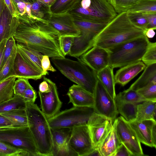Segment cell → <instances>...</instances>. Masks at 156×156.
<instances>
[{
	"label": "cell",
	"instance_id": "6da1fadb",
	"mask_svg": "<svg viewBox=\"0 0 156 156\" xmlns=\"http://www.w3.org/2000/svg\"><path fill=\"white\" fill-rule=\"evenodd\" d=\"M17 43L26 45L51 58L65 57L60 48V35L48 21L20 16L13 36Z\"/></svg>",
	"mask_w": 156,
	"mask_h": 156
},
{
	"label": "cell",
	"instance_id": "7a4b0ae2",
	"mask_svg": "<svg viewBox=\"0 0 156 156\" xmlns=\"http://www.w3.org/2000/svg\"><path fill=\"white\" fill-rule=\"evenodd\" d=\"M146 30L133 24L128 18L127 12L117 14L97 36L93 47L109 50L145 35Z\"/></svg>",
	"mask_w": 156,
	"mask_h": 156
},
{
	"label": "cell",
	"instance_id": "3957f363",
	"mask_svg": "<svg viewBox=\"0 0 156 156\" xmlns=\"http://www.w3.org/2000/svg\"><path fill=\"white\" fill-rule=\"evenodd\" d=\"M25 111L39 156H52V134L48 118L34 103L26 102Z\"/></svg>",
	"mask_w": 156,
	"mask_h": 156
},
{
	"label": "cell",
	"instance_id": "277c9868",
	"mask_svg": "<svg viewBox=\"0 0 156 156\" xmlns=\"http://www.w3.org/2000/svg\"><path fill=\"white\" fill-rule=\"evenodd\" d=\"M51 58L56 68L66 77L93 94L98 81L97 72L79 58Z\"/></svg>",
	"mask_w": 156,
	"mask_h": 156
},
{
	"label": "cell",
	"instance_id": "5b68a950",
	"mask_svg": "<svg viewBox=\"0 0 156 156\" xmlns=\"http://www.w3.org/2000/svg\"><path fill=\"white\" fill-rule=\"evenodd\" d=\"M68 12L74 20L106 24L117 14L107 0H77Z\"/></svg>",
	"mask_w": 156,
	"mask_h": 156
},
{
	"label": "cell",
	"instance_id": "8992f818",
	"mask_svg": "<svg viewBox=\"0 0 156 156\" xmlns=\"http://www.w3.org/2000/svg\"><path fill=\"white\" fill-rule=\"evenodd\" d=\"M149 41L145 35L108 50V66L113 69L121 68L141 61Z\"/></svg>",
	"mask_w": 156,
	"mask_h": 156
},
{
	"label": "cell",
	"instance_id": "52a82bcc",
	"mask_svg": "<svg viewBox=\"0 0 156 156\" xmlns=\"http://www.w3.org/2000/svg\"><path fill=\"white\" fill-rule=\"evenodd\" d=\"M74 20L80 34L78 36L74 37L68 55L78 58L93 47L96 38L107 24L86 20Z\"/></svg>",
	"mask_w": 156,
	"mask_h": 156
},
{
	"label": "cell",
	"instance_id": "ba28073f",
	"mask_svg": "<svg viewBox=\"0 0 156 156\" xmlns=\"http://www.w3.org/2000/svg\"><path fill=\"white\" fill-rule=\"evenodd\" d=\"M94 112L93 107L73 106L59 112L48 121L51 129H71L75 126L87 125Z\"/></svg>",
	"mask_w": 156,
	"mask_h": 156
},
{
	"label": "cell",
	"instance_id": "9c48e42d",
	"mask_svg": "<svg viewBox=\"0 0 156 156\" xmlns=\"http://www.w3.org/2000/svg\"><path fill=\"white\" fill-rule=\"evenodd\" d=\"M0 141L23 150L30 156H39L29 126H11L0 129Z\"/></svg>",
	"mask_w": 156,
	"mask_h": 156
},
{
	"label": "cell",
	"instance_id": "30bf717a",
	"mask_svg": "<svg viewBox=\"0 0 156 156\" xmlns=\"http://www.w3.org/2000/svg\"><path fill=\"white\" fill-rule=\"evenodd\" d=\"M114 121L116 132L120 143L125 145L132 156L147 155L144 154L140 142L129 122L122 116Z\"/></svg>",
	"mask_w": 156,
	"mask_h": 156
},
{
	"label": "cell",
	"instance_id": "8fae6325",
	"mask_svg": "<svg viewBox=\"0 0 156 156\" xmlns=\"http://www.w3.org/2000/svg\"><path fill=\"white\" fill-rule=\"evenodd\" d=\"M93 95L95 112L110 119L113 123L119 113L115 100L98 79Z\"/></svg>",
	"mask_w": 156,
	"mask_h": 156
},
{
	"label": "cell",
	"instance_id": "7c38bea8",
	"mask_svg": "<svg viewBox=\"0 0 156 156\" xmlns=\"http://www.w3.org/2000/svg\"><path fill=\"white\" fill-rule=\"evenodd\" d=\"M69 144L77 156H88L95 148L87 125L75 126L71 129Z\"/></svg>",
	"mask_w": 156,
	"mask_h": 156
},
{
	"label": "cell",
	"instance_id": "4fadbf2b",
	"mask_svg": "<svg viewBox=\"0 0 156 156\" xmlns=\"http://www.w3.org/2000/svg\"><path fill=\"white\" fill-rule=\"evenodd\" d=\"M48 83L49 90L45 93L38 91L41 102V110L48 119L59 112L62 105L58 92L56 84L50 79L44 77Z\"/></svg>",
	"mask_w": 156,
	"mask_h": 156
},
{
	"label": "cell",
	"instance_id": "5bb4252c",
	"mask_svg": "<svg viewBox=\"0 0 156 156\" xmlns=\"http://www.w3.org/2000/svg\"><path fill=\"white\" fill-rule=\"evenodd\" d=\"M113 123L110 119L95 112L87 123L94 147L97 148L111 129Z\"/></svg>",
	"mask_w": 156,
	"mask_h": 156
},
{
	"label": "cell",
	"instance_id": "9a60e30c",
	"mask_svg": "<svg viewBox=\"0 0 156 156\" xmlns=\"http://www.w3.org/2000/svg\"><path fill=\"white\" fill-rule=\"evenodd\" d=\"M59 33L60 36H78L80 31L76 26L73 18L69 12L60 13H52L48 21Z\"/></svg>",
	"mask_w": 156,
	"mask_h": 156
},
{
	"label": "cell",
	"instance_id": "2e32d148",
	"mask_svg": "<svg viewBox=\"0 0 156 156\" xmlns=\"http://www.w3.org/2000/svg\"><path fill=\"white\" fill-rule=\"evenodd\" d=\"M109 51L94 46L82 55L79 58L97 73L108 66Z\"/></svg>",
	"mask_w": 156,
	"mask_h": 156
},
{
	"label": "cell",
	"instance_id": "e0dca14e",
	"mask_svg": "<svg viewBox=\"0 0 156 156\" xmlns=\"http://www.w3.org/2000/svg\"><path fill=\"white\" fill-rule=\"evenodd\" d=\"M71 129H51L53 141L52 156H77L70 147L69 140Z\"/></svg>",
	"mask_w": 156,
	"mask_h": 156
},
{
	"label": "cell",
	"instance_id": "ac0fdd59",
	"mask_svg": "<svg viewBox=\"0 0 156 156\" xmlns=\"http://www.w3.org/2000/svg\"><path fill=\"white\" fill-rule=\"evenodd\" d=\"M13 77L37 80L44 76L42 73L31 65L17 51L14 64Z\"/></svg>",
	"mask_w": 156,
	"mask_h": 156
},
{
	"label": "cell",
	"instance_id": "d6986e66",
	"mask_svg": "<svg viewBox=\"0 0 156 156\" xmlns=\"http://www.w3.org/2000/svg\"><path fill=\"white\" fill-rule=\"evenodd\" d=\"M67 95L69 98V103H72L73 106H93V95L79 85L73 84L71 86Z\"/></svg>",
	"mask_w": 156,
	"mask_h": 156
},
{
	"label": "cell",
	"instance_id": "ffe728a7",
	"mask_svg": "<svg viewBox=\"0 0 156 156\" xmlns=\"http://www.w3.org/2000/svg\"><path fill=\"white\" fill-rule=\"evenodd\" d=\"M19 23V18L13 17L5 3L0 16V42L13 36Z\"/></svg>",
	"mask_w": 156,
	"mask_h": 156
},
{
	"label": "cell",
	"instance_id": "44dd1931",
	"mask_svg": "<svg viewBox=\"0 0 156 156\" xmlns=\"http://www.w3.org/2000/svg\"><path fill=\"white\" fill-rule=\"evenodd\" d=\"M140 143L155 148L151 136V130L156 121L152 120L129 122Z\"/></svg>",
	"mask_w": 156,
	"mask_h": 156
},
{
	"label": "cell",
	"instance_id": "7402d4cb",
	"mask_svg": "<svg viewBox=\"0 0 156 156\" xmlns=\"http://www.w3.org/2000/svg\"><path fill=\"white\" fill-rule=\"evenodd\" d=\"M146 65L141 61L120 68L114 75L115 82L122 86L125 85L144 70Z\"/></svg>",
	"mask_w": 156,
	"mask_h": 156
},
{
	"label": "cell",
	"instance_id": "603a6c76",
	"mask_svg": "<svg viewBox=\"0 0 156 156\" xmlns=\"http://www.w3.org/2000/svg\"><path fill=\"white\" fill-rule=\"evenodd\" d=\"M120 144L116 132L114 121L111 129L97 148L101 156H114Z\"/></svg>",
	"mask_w": 156,
	"mask_h": 156
},
{
	"label": "cell",
	"instance_id": "cb8c5ba5",
	"mask_svg": "<svg viewBox=\"0 0 156 156\" xmlns=\"http://www.w3.org/2000/svg\"><path fill=\"white\" fill-rule=\"evenodd\" d=\"M17 51L30 65L43 73L41 60L43 55L40 52L26 45L16 44Z\"/></svg>",
	"mask_w": 156,
	"mask_h": 156
},
{
	"label": "cell",
	"instance_id": "d4e9b609",
	"mask_svg": "<svg viewBox=\"0 0 156 156\" xmlns=\"http://www.w3.org/2000/svg\"><path fill=\"white\" fill-rule=\"evenodd\" d=\"M144 70L128 89L137 91L151 83H156V63L146 66Z\"/></svg>",
	"mask_w": 156,
	"mask_h": 156
},
{
	"label": "cell",
	"instance_id": "484cf974",
	"mask_svg": "<svg viewBox=\"0 0 156 156\" xmlns=\"http://www.w3.org/2000/svg\"><path fill=\"white\" fill-rule=\"evenodd\" d=\"M113 69L108 66L97 73L98 79L114 99H115V82Z\"/></svg>",
	"mask_w": 156,
	"mask_h": 156
},
{
	"label": "cell",
	"instance_id": "4316f807",
	"mask_svg": "<svg viewBox=\"0 0 156 156\" xmlns=\"http://www.w3.org/2000/svg\"><path fill=\"white\" fill-rule=\"evenodd\" d=\"M156 101L143 102L137 105L136 120H152L156 121Z\"/></svg>",
	"mask_w": 156,
	"mask_h": 156
},
{
	"label": "cell",
	"instance_id": "83f0119b",
	"mask_svg": "<svg viewBox=\"0 0 156 156\" xmlns=\"http://www.w3.org/2000/svg\"><path fill=\"white\" fill-rule=\"evenodd\" d=\"M117 111L128 122L136 120L139 103L115 101Z\"/></svg>",
	"mask_w": 156,
	"mask_h": 156
},
{
	"label": "cell",
	"instance_id": "f1b7e54d",
	"mask_svg": "<svg viewBox=\"0 0 156 156\" xmlns=\"http://www.w3.org/2000/svg\"><path fill=\"white\" fill-rule=\"evenodd\" d=\"M115 100L119 102L136 103L150 101L143 97L136 91L129 89L120 92L116 95Z\"/></svg>",
	"mask_w": 156,
	"mask_h": 156
},
{
	"label": "cell",
	"instance_id": "f546056e",
	"mask_svg": "<svg viewBox=\"0 0 156 156\" xmlns=\"http://www.w3.org/2000/svg\"><path fill=\"white\" fill-rule=\"evenodd\" d=\"M0 114L9 119L15 126H28L25 109L14 110Z\"/></svg>",
	"mask_w": 156,
	"mask_h": 156
},
{
	"label": "cell",
	"instance_id": "4dcf8cb0",
	"mask_svg": "<svg viewBox=\"0 0 156 156\" xmlns=\"http://www.w3.org/2000/svg\"><path fill=\"white\" fill-rule=\"evenodd\" d=\"M26 102L23 97L14 95L11 98L0 104V114L13 110L25 109Z\"/></svg>",
	"mask_w": 156,
	"mask_h": 156
},
{
	"label": "cell",
	"instance_id": "1f68e13d",
	"mask_svg": "<svg viewBox=\"0 0 156 156\" xmlns=\"http://www.w3.org/2000/svg\"><path fill=\"white\" fill-rule=\"evenodd\" d=\"M17 53V50L16 44L10 55L0 71V83L6 79L13 77L14 62Z\"/></svg>",
	"mask_w": 156,
	"mask_h": 156
},
{
	"label": "cell",
	"instance_id": "d6a6232c",
	"mask_svg": "<svg viewBox=\"0 0 156 156\" xmlns=\"http://www.w3.org/2000/svg\"><path fill=\"white\" fill-rule=\"evenodd\" d=\"M16 78L15 77H11L0 83V104L14 96L13 87Z\"/></svg>",
	"mask_w": 156,
	"mask_h": 156
},
{
	"label": "cell",
	"instance_id": "836d02e7",
	"mask_svg": "<svg viewBox=\"0 0 156 156\" xmlns=\"http://www.w3.org/2000/svg\"><path fill=\"white\" fill-rule=\"evenodd\" d=\"M128 11L156 13V0H140Z\"/></svg>",
	"mask_w": 156,
	"mask_h": 156
},
{
	"label": "cell",
	"instance_id": "e575fe53",
	"mask_svg": "<svg viewBox=\"0 0 156 156\" xmlns=\"http://www.w3.org/2000/svg\"><path fill=\"white\" fill-rule=\"evenodd\" d=\"M117 14L128 11L140 0H107Z\"/></svg>",
	"mask_w": 156,
	"mask_h": 156
},
{
	"label": "cell",
	"instance_id": "d590c367",
	"mask_svg": "<svg viewBox=\"0 0 156 156\" xmlns=\"http://www.w3.org/2000/svg\"><path fill=\"white\" fill-rule=\"evenodd\" d=\"M77 0H55L50 7L53 13H60L69 12Z\"/></svg>",
	"mask_w": 156,
	"mask_h": 156
},
{
	"label": "cell",
	"instance_id": "8d00e7d4",
	"mask_svg": "<svg viewBox=\"0 0 156 156\" xmlns=\"http://www.w3.org/2000/svg\"><path fill=\"white\" fill-rule=\"evenodd\" d=\"M127 14L129 20L134 26L143 30L147 29L148 22L143 13L127 11Z\"/></svg>",
	"mask_w": 156,
	"mask_h": 156
},
{
	"label": "cell",
	"instance_id": "74e56055",
	"mask_svg": "<svg viewBox=\"0 0 156 156\" xmlns=\"http://www.w3.org/2000/svg\"><path fill=\"white\" fill-rule=\"evenodd\" d=\"M0 150L4 156H30L23 150L0 141Z\"/></svg>",
	"mask_w": 156,
	"mask_h": 156
},
{
	"label": "cell",
	"instance_id": "f35d334b",
	"mask_svg": "<svg viewBox=\"0 0 156 156\" xmlns=\"http://www.w3.org/2000/svg\"><path fill=\"white\" fill-rule=\"evenodd\" d=\"M146 66L156 63V43L149 41L147 48L142 59Z\"/></svg>",
	"mask_w": 156,
	"mask_h": 156
},
{
	"label": "cell",
	"instance_id": "ab89813d",
	"mask_svg": "<svg viewBox=\"0 0 156 156\" xmlns=\"http://www.w3.org/2000/svg\"><path fill=\"white\" fill-rule=\"evenodd\" d=\"M136 91L145 99L156 101V83H151Z\"/></svg>",
	"mask_w": 156,
	"mask_h": 156
},
{
	"label": "cell",
	"instance_id": "60d3db41",
	"mask_svg": "<svg viewBox=\"0 0 156 156\" xmlns=\"http://www.w3.org/2000/svg\"><path fill=\"white\" fill-rule=\"evenodd\" d=\"M15 80L13 89L14 94L20 95L22 97L26 90L31 86L30 84L28 79L22 78H18Z\"/></svg>",
	"mask_w": 156,
	"mask_h": 156
},
{
	"label": "cell",
	"instance_id": "b9f144b4",
	"mask_svg": "<svg viewBox=\"0 0 156 156\" xmlns=\"http://www.w3.org/2000/svg\"><path fill=\"white\" fill-rule=\"evenodd\" d=\"M16 41L13 36L7 39L3 52L0 71L10 55L14 46L16 44Z\"/></svg>",
	"mask_w": 156,
	"mask_h": 156
},
{
	"label": "cell",
	"instance_id": "7bdbcfd3",
	"mask_svg": "<svg viewBox=\"0 0 156 156\" xmlns=\"http://www.w3.org/2000/svg\"><path fill=\"white\" fill-rule=\"evenodd\" d=\"M74 37L71 36H60V43L61 51L65 56L68 55L73 44Z\"/></svg>",
	"mask_w": 156,
	"mask_h": 156
},
{
	"label": "cell",
	"instance_id": "ee69618b",
	"mask_svg": "<svg viewBox=\"0 0 156 156\" xmlns=\"http://www.w3.org/2000/svg\"><path fill=\"white\" fill-rule=\"evenodd\" d=\"M49 57L43 55L41 60V65L44 76L48 74V71L55 72L56 70L52 66L49 59Z\"/></svg>",
	"mask_w": 156,
	"mask_h": 156
},
{
	"label": "cell",
	"instance_id": "f6af8a7d",
	"mask_svg": "<svg viewBox=\"0 0 156 156\" xmlns=\"http://www.w3.org/2000/svg\"><path fill=\"white\" fill-rule=\"evenodd\" d=\"M26 102L34 103L37 98V93L32 86L25 90L22 96Z\"/></svg>",
	"mask_w": 156,
	"mask_h": 156
},
{
	"label": "cell",
	"instance_id": "bcb514c9",
	"mask_svg": "<svg viewBox=\"0 0 156 156\" xmlns=\"http://www.w3.org/2000/svg\"><path fill=\"white\" fill-rule=\"evenodd\" d=\"M142 13L145 16L148 22V26L146 29L151 28L155 30L156 29V13Z\"/></svg>",
	"mask_w": 156,
	"mask_h": 156
},
{
	"label": "cell",
	"instance_id": "7dc6e473",
	"mask_svg": "<svg viewBox=\"0 0 156 156\" xmlns=\"http://www.w3.org/2000/svg\"><path fill=\"white\" fill-rule=\"evenodd\" d=\"M5 3L10 12L13 17L19 18L20 14L13 0H4Z\"/></svg>",
	"mask_w": 156,
	"mask_h": 156
},
{
	"label": "cell",
	"instance_id": "c3c4849f",
	"mask_svg": "<svg viewBox=\"0 0 156 156\" xmlns=\"http://www.w3.org/2000/svg\"><path fill=\"white\" fill-rule=\"evenodd\" d=\"M132 155L125 145L121 143L114 156H132Z\"/></svg>",
	"mask_w": 156,
	"mask_h": 156
},
{
	"label": "cell",
	"instance_id": "681fc988",
	"mask_svg": "<svg viewBox=\"0 0 156 156\" xmlns=\"http://www.w3.org/2000/svg\"><path fill=\"white\" fill-rule=\"evenodd\" d=\"M16 4L20 16H25L27 3L19 0H13Z\"/></svg>",
	"mask_w": 156,
	"mask_h": 156
},
{
	"label": "cell",
	"instance_id": "f907efd6",
	"mask_svg": "<svg viewBox=\"0 0 156 156\" xmlns=\"http://www.w3.org/2000/svg\"><path fill=\"white\" fill-rule=\"evenodd\" d=\"M10 126L14 125L9 119L0 114V127Z\"/></svg>",
	"mask_w": 156,
	"mask_h": 156
},
{
	"label": "cell",
	"instance_id": "816d5d0a",
	"mask_svg": "<svg viewBox=\"0 0 156 156\" xmlns=\"http://www.w3.org/2000/svg\"><path fill=\"white\" fill-rule=\"evenodd\" d=\"M39 91L41 93L47 92L49 90V85L45 79H43V81L39 84Z\"/></svg>",
	"mask_w": 156,
	"mask_h": 156
},
{
	"label": "cell",
	"instance_id": "f5cc1de1",
	"mask_svg": "<svg viewBox=\"0 0 156 156\" xmlns=\"http://www.w3.org/2000/svg\"><path fill=\"white\" fill-rule=\"evenodd\" d=\"M7 39H4L0 42V67L2 62L4 49Z\"/></svg>",
	"mask_w": 156,
	"mask_h": 156
},
{
	"label": "cell",
	"instance_id": "db71d44e",
	"mask_svg": "<svg viewBox=\"0 0 156 156\" xmlns=\"http://www.w3.org/2000/svg\"><path fill=\"white\" fill-rule=\"evenodd\" d=\"M151 136L154 145L156 148V123H154L152 126Z\"/></svg>",
	"mask_w": 156,
	"mask_h": 156
},
{
	"label": "cell",
	"instance_id": "11a10c76",
	"mask_svg": "<svg viewBox=\"0 0 156 156\" xmlns=\"http://www.w3.org/2000/svg\"><path fill=\"white\" fill-rule=\"evenodd\" d=\"M154 30L153 29L150 28L146 30L145 34L148 38H153L155 35Z\"/></svg>",
	"mask_w": 156,
	"mask_h": 156
},
{
	"label": "cell",
	"instance_id": "9f6ffc18",
	"mask_svg": "<svg viewBox=\"0 0 156 156\" xmlns=\"http://www.w3.org/2000/svg\"><path fill=\"white\" fill-rule=\"evenodd\" d=\"M50 7L55 0H36Z\"/></svg>",
	"mask_w": 156,
	"mask_h": 156
},
{
	"label": "cell",
	"instance_id": "6f0895ef",
	"mask_svg": "<svg viewBox=\"0 0 156 156\" xmlns=\"http://www.w3.org/2000/svg\"><path fill=\"white\" fill-rule=\"evenodd\" d=\"M87 156H101V155L98 148H96Z\"/></svg>",
	"mask_w": 156,
	"mask_h": 156
},
{
	"label": "cell",
	"instance_id": "680465c9",
	"mask_svg": "<svg viewBox=\"0 0 156 156\" xmlns=\"http://www.w3.org/2000/svg\"><path fill=\"white\" fill-rule=\"evenodd\" d=\"M5 4L4 0H0V16Z\"/></svg>",
	"mask_w": 156,
	"mask_h": 156
},
{
	"label": "cell",
	"instance_id": "91938a15",
	"mask_svg": "<svg viewBox=\"0 0 156 156\" xmlns=\"http://www.w3.org/2000/svg\"><path fill=\"white\" fill-rule=\"evenodd\" d=\"M0 156H4V154L0 150Z\"/></svg>",
	"mask_w": 156,
	"mask_h": 156
}]
</instances>
